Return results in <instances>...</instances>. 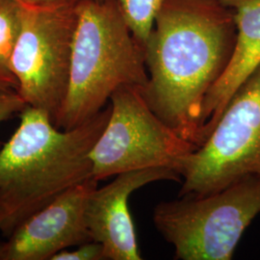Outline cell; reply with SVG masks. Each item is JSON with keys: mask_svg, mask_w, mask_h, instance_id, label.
Segmentation results:
<instances>
[{"mask_svg": "<svg viewBox=\"0 0 260 260\" xmlns=\"http://www.w3.org/2000/svg\"><path fill=\"white\" fill-rule=\"evenodd\" d=\"M233 12L219 0H165L144 48L150 109L199 148L207 93L233 58Z\"/></svg>", "mask_w": 260, "mask_h": 260, "instance_id": "cell-1", "label": "cell"}, {"mask_svg": "<svg viewBox=\"0 0 260 260\" xmlns=\"http://www.w3.org/2000/svg\"><path fill=\"white\" fill-rule=\"evenodd\" d=\"M26 106L16 89L0 85V123L9 120L14 114L20 113Z\"/></svg>", "mask_w": 260, "mask_h": 260, "instance_id": "cell-14", "label": "cell"}, {"mask_svg": "<svg viewBox=\"0 0 260 260\" xmlns=\"http://www.w3.org/2000/svg\"><path fill=\"white\" fill-rule=\"evenodd\" d=\"M142 90L124 85L112 93L109 119L90 155L98 181L147 168H173L180 174L198 149L150 109Z\"/></svg>", "mask_w": 260, "mask_h": 260, "instance_id": "cell-6", "label": "cell"}, {"mask_svg": "<svg viewBox=\"0 0 260 260\" xmlns=\"http://www.w3.org/2000/svg\"><path fill=\"white\" fill-rule=\"evenodd\" d=\"M162 180L181 183L182 179L173 168H147L121 173L107 185L93 189L86 206V224L92 241L103 246L105 259H142L128 200L136 190Z\"/></svg>", "mask_w": 260, "mask_h": 260, "instance_id": "cell-9", "label": "cell"}, {"mask_svg": "<svg viewBox=\"0 0 260 260\" xmlns=\"http://www.w3.org/2000/svg\"><path fill=\"white\" fill-rule=\"evenodd\" d=\"M260 214V178L247 177L204 196L158 204L154 225L179 260H230Z\"/></svg>", "mask_w": 260, "mask_h": 260, "instance_id": "cell-4", "label": "cell"}, {"mask_svg": "<svg viewBox=\"0 0 260 260\" xmlns=\"http://www.w3.org/2000/svg\"><path fill=\"white\" fill-rule=\"evenodd\" d=\"M98 183L91 177L73 186L31 215L4 242L3 260H51L59 251L92 241L85 215Z\"/></svg>", "mask_w": 260, "mask_h": 260, "instance_id": "cell-8", "label": "cell"}, {"mask_svg": "<svg viewBox=\"0 0 260 260\" xmlns=\"http://www.w3.org/2000/svg\"><path fill=\"white\" fill-rule=\"evenodd\" d=\"M4 258V243L0 242V260Z\"/></svg>", "mask_w": 260, "mask_h": 260, "instance_id": "cell-16", "label": "cell"}, {"mask_svg": "<svg viewBox=\"0 0 260 260\" xmlns=\"http://www.w3.org/2000/svg\"><path fill=\"white\" fill-rule=\"evenodd\" d=\"M103 246L98 242L89 241L77 246V249L59 251L51 260H103Z\"/></svg>", "mask_w": 260, "mask_h": 260, "instance_id": "cell-13", "label": "cell"}, {"mask_svg": "<svg viewBox=\"0 0 260 260\" xmlns=\"http://www.w3.org/2000/svg\"><path fill=\"white\" fill-rule=\"evenodd\" d=\"M24 5L18 0H0V85L16 89L10 62L19 38Z\"/></svg>", "mask_w": 260, "mask_h": 260, "instance_id": "cell-11", "label": "cell"}, {"mask_svg": "<svg viewBox=\"0 0 260 260\" xmlns=\"http://www.w3.org/2000/svg\"><path fill=\"white\" fill-rule=\"evenodd\" d=\"M148 82L145 53L116 0H81L73 42L68 92L54 124L71 129L103 110L124 85Z\"/></svg>", "mask_w": 260, "mask_h": 260, "instance_id": "cell-3", "label": "cell"}, {"mask_svg": "<svg viewBox=\"0 0 260 260\" xmlns=\"http://www.w3.org/2000/svg\"><path fill=\"white\" fill-rule=\"evenodd\" d=\"M28 7H60L76 5L81 0H18Z\"/></svg>", "mask_w": 260, "mask_h": 260, "instance_id": "cell-15", "label": "cell"}, {"mask_svg": "<svg viewBox=\"0 0 260 260\" xmlns=\"http://www.w3.org/2000/svg\"><path fill=\"white\" fill-rule=\"evenodd\" d=\"M130 31L143 49L165 0H116Z\"/></svg>", "mask_w": 260, "mask_h": 260, "instance_id": "cell-12", "label": "cell"}, {"mask_svg": "<svg viewBox=\"0 0 260 260\" xmlns=\"http://www.w3.org/2000/svg\"><path fill=\"white\" fill-rule=\"evenodd\" d=\"M110 105L71 129L27 105L18 128L0 149V233L8 237L31 215L71 187L93 177L91 151Z\"/></svg>", "mask_w": 260, "mask_h": 260, "instance_id": "cell-2", "label": "cell"}, {"mask_svg": "<svg viewBox=\"0 0 260 260\" xmlns=\"http://www.w3.org/2000/svg\"><path fill=\"white\" fill-rule=\"evenodd\" d=\"M180 176L179 197L260 178V63L234 92L205 143L184 160Z\"/></svg>", "mask_w": 260, "mask_h": 260, "instance_id": "cell-5", "label": "cell"}, {"mask_svg": "<svg viewBox=\"0 0 260 260\" xmlns=\"http://www.w3.org/2000/svg\"><path fill=\"white\" fill-rule=\"evenodd\" d=\"M77 5L24 6L11 57L17 92L27 105L47 113L53 122L68 92Z\"/></svg>", "mask_w": 260, "mask_h": 260, "instance_id": "cell-7", "label": "cell"}, {"mask_svg": "<svg viewBox=\"0 0 260 260\" xmlns=\"http://www.w3.org/2000/svg\"><path fill=\"white\" fill-rule=\"evenodd\" d=\"M219 1L233 11L237 38L230 65L206 95L201 120V145L213 131L234 92L260 63V0Z\"/></svg>", "mask_w": 260, "mask_h": 260, "instance_id": "cell-10", "label": "cell"}]
</instances>
